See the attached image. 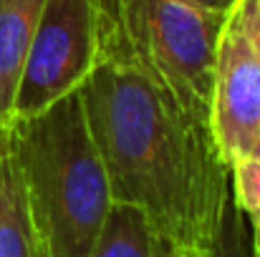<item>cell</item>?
<instances>
[{"label":"cell","mask_w":260,"mask_h":257,"mask_svg":"<svg viewBox=\"0 0 260 257\" xmlns=\"http://www.w3.org/2000/svg\"><path fill=\"white\" fill-rule=\"evenodd\" d=\"M207 257H253L250 255V230L245 214L235 207L233 194L228 197V204L222 209V222L217 230V237L210 247Z\"/></svg>","instance_id":"obj_10"},{"label":"cell","mask_w":260,"mask_h":257,"mask_svg":"<svg viewBox=\"0 0 260 257\" xmlns=\"http://www.w3.org/2000/svg\"><path fill=\"white\" fill-rule=\"evenodd\" d=\"M230 194L245 219L260 225V159L240 157L230 164Z\"/></svg>","instance_id":"obj_9"},{"label":"cell","mask_w":260,"mask_h":257,"mask_svg":"<svg viewBox=\"0 0 260 257\" xmlns=\"http://www.w3.org/2000/svg\"><path fill=\"white\" fill-rule=\"evenodd\" d=\"M248 157L260 159V131H258V136H255V141H253V146H250V152H248Z\"/></svg>","instance_id":"obj_14"},{"label":"cell","mask_w":260,"mask_h":257,"mask_svg":"<svg viewBox=\"0 0 260 257\" xmlns=\"http://www.w3.org/2000/svg\"><path fill=\"white\" fill-rule=\"evenodd\" d=\"M8 152L20 171L43 255L91 257L114 199L81 93L13 121Z\"/></svg>","instance_id":"obj_2"},{"label":"cell","mask_w":260,"mask_h":257,"mask_svg":"<svg viewBox=\"0 0 260 257\" xmlns=\"http://www.w3.org/2000/svg\"><path fill=\"white\" fill-rule=\"evenodd\" d=\"M43 0H0V154L8 152L13 106Z\"/></svg>","instance_id":"obj_6"},{"label":"cell","mask_w":260,"mask_h":257,"mask_svg":"<svg viewBox=\"0 0 260 257\" xmlns=\"http://www.w3.org/2000/svg\"><path fill=\"white\" fill-rule=\"evenodd\" d=\"M225 23L228 15L189 0H96V48L99 56L132 63L167 103L210 129Z\"/></svg>","instance_id":"obj_3"},{"label":"cell","mask_w":260,"mask_h":257,"mask_svg":"<svg viewBox=\"0 0 260 257\" xmlns=\"http://www.w3.org/2000/svg\"><path fill=\"white\" fill-rule=\"evenodd\" d=\"M0 257H46L28 212L20 171L10 152L0 154Z\"/></svg>","instance_id":"obj_8"},{"label":"cell","mask_w":260,"mask_h":257,"mask_svg":"<svg viewBox=\"0 0 260 257\" xmlns=\"http://www.w3.org/2000/svg\"><path fill=\"white\" fill-rule=\"evenodd\" d=\"M194 3L197 8H205L210 13H220V15H230L233 8L238 5V0H189Z\"/></svg>","instance_id":"obj_12"},{"label":"cell","mask_w":260,"mask_h":257,"mask_svg":"<svg viewBox=\"0 0 260 257\" xmlns=\"http://www.w3.org/2000/svg\"><path fill=\"white\" fill-rule=\"evenodd\" d=\"M210 129L228 169L248 157L260 131V61L230 20L215 58Z\"/></svg>","instance_id":"obj_5"},{"label":"cell","mask_w":260,"mask_h":257,"mask_svg":"<svg viewBox=\"0 0 260 257\" xmlns=\"http://www.w3.org/2000/svg\"><path fill=\"white\" fill-rule=\"evenodd\" d=\"M96 61V0H43L18 86L13 121L30 119L79 91Z\"/></svg>","instance_id":"obj_4"},{"label":"cell","mask_w":260,"mask_h":257,"mask_svg":"<svg viewBox=\"0 0 260 257\" xmlns=\"http://www.w3.org/2000/svg\"><path fill=\"white\" fill-rule=\"evenodd\" d=\"M250 255L260 257V225H253L250 230Z\"/></svg>","instance_id":"obj_13"},{"label":"cell","mask_w":260,"mask_h":257,"mask_svg":"<svg viewBox=\"0 0 260 257\" xmlns=\"http://www.w3.org/2000/svg\"><path fill=\"white\" fill-rule=\"evenodd\" d=\"M91 257H179L134 204L114 202Z\"/></svg>","instance_id":"obj_7"},{"label":"cell","mask_w":260,"mask_h":257,"mask_svg":"<svg viewBox=\"0 0 260 257\" xmlns=\"http://www.w3.org/2000/svg\"><path fill=\"white\" fill-rule=\"evenodd\" d=\"M228 20L238 28V33L260 61V0H238Z\"/></svg>","instance_id":"obj_11"},{"label":"cell","mask_w":260,"mask_h":257,"mask_svg":"<svg viewBox=\"0 0 260 257\" xmlns=\"http://www.w3.org/2000/svg\"><path fill=\"white\" fill-rule=\"evenodd\" d=\"M79 93L111 199L139 207L179 257H207L230 197L212 131L111 56H99Z\"/></svg>","instance_id":"obj_1"}]
</instances>
